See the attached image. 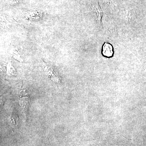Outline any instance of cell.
I'll list each match as a JSON object with an SVG mask.
<instances>
[{
	"instance_id": "6da1fadb",
	"label": "cell",
	"mask_w": 146,
	"mask_h": 146,
	"mask_svg": "<svg viewBox=\"0 0 146 146\" xmlns=\"http://www.w3.org/2000/svg\"><path fill=\"white\" fill-rule=\"evenodd\" d=\"M44 64V71L45 74L48 78L56 82H58L59 80L58 77L56 75L54 72L53 71L52 69L50 68L49 66H47Z\"/></svg>"
},
{
	"instance_id": "7a4b0ae2",
	"label": "cell",
	"mask_w": 146,
	"mask_h": 146,
	"mask_svg": "<svg viewBox=\"0 0 146 146\" xmlns=\"http://www.w3.org/2000/svg\"><path fill=\"white\" fill-rule=\"evenodd\" d=\"M94 7L96 14V19L97 23L99 26H100L101 23L102 17L103 15V12L100 7V5H99L98 2L95 3V4L94 5Z\"/></svg>"
},
{
	"instance_id": "3957f363",
	"label": "cell",
	"mask_w": 146,
	"mask_h": 146,
	"mask_svg": "<svg viewBox=\"0 0 146 146\" xmlns=\"http://www.w3.org/2000/svg\"><path fill=\"white\" fill-rule=\"evenodd\" d=\"M102 53L107 57L112 56L113 54V48L110 44L106 43L103 47Z\"/></svg>"
},
{
	"instance_id": "277c9868",
	"label": "cell",
	"mask_w": 146,
	"mask_h": 146,
	"mask_svg": "<svg viewBox=\"0 0 146 146\" xmlns=\"http://www.w3.org/2000/svg\"><path fill=\"white\" fill-rule=\"evenodd\" d=\"M19 103L25 112L26 113L29 104V98L28 97L22 98L20 100Z\"/></svg>"
},
{
	"instance_id": "5b68a950",
	"label": "cell",
	"mask_w": 146,
	"mask_h": 146,
	"mask_svg": "<svg viewBox=\"0 0 146 146\" xmlns=\"http://www.w3.org/2000/svg\"><path fill=\"white\" fill-rule=\"evenodd\" d=\"M115 23L113 22H110L108 25L107 32L108 33L110 36H113L115 34L116 32V26Z\"/></svg>"
},
{
	"instance_id": "8992f818",
	"label": "cell",
	"mask_w": 146,
	"mask_h": 146,
	"mask_svg": "<svg viewBox=\"0 0 146 146\" xmlns=\"http://www.w3.org/2000/svg\"><path fill=\"white\" fill-rule=\"evenodd\" d=\"M10 122L12 126H16V118L13 116H11L10 119Z\"/></svg>"
}]
</instances>
